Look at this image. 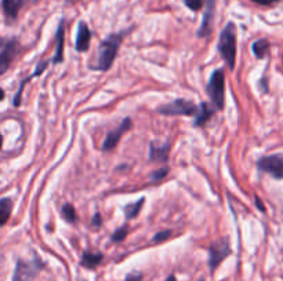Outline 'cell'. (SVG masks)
<instances>
[{
  "label": "cell",
  "mask_w": 283,
  "mask_h": 281,
  "mask_svg": "<svg viewBox=\"0 0 283 281\" xmlns=\"http://www.w3.org/2000/svg\"><path fill=\"white\" fill-rule=\"evenodd\" d=\"M120 43H122V35H109L107 39H104V42L98 47L97 58L94 65H92V68L97 70H108L111 68L115 61Z\"/></svg>",
  "instance_id": "obj_1"
},
{
  "label": "cell",
  "mask_w": 283,
  "mask_h": 281,
  "mask_svg": "<svg viewBox=\"0 0 283 281\" xmlns=\"http://www.w3.org/2000/svg\"><path fill=\"white\" fill-rule=\"evenodd\" d=\"M218 51L231 70H234L236 61V26L232 22L227 23L220 35Z\"/></svg>",
  "instance_id": "obj_2"
},
{
  "label": "cell",
  "mask_w": 283,
  "mask_h": 281,
  "mask_svg": "<svg viewBox=\"0 0 283 281\" xmlns=\"http://www.w3.org/2000/svg\"><path fill=\"white\" fill-rule=\"evenodd\" d=\"M207 92L213 102L215 109L222 110L225 104V79H224V70L215 69L213 75L207 84Z\"/></svg>",
  "instance_id": "obj_3"
},
{
  "label": "cell",
  "mask_w": 283,
  "mask_h": 281,
  "mask_svg": "<svg viewBox=\"0 0 283 281\" xmlns=\"http://www.w3.org/2000/svg\"><path fill=\"white\" fill-rule=\"evenodd\" d=\"M231 255V247L227 238L217 240L210 245L209 248V267L212 272H214L218 266L221 265V262L227 257Z\"/></svg>",
  "instance_id": "obj_4"
},
{
  "label": "cell",
  "mask_w": 283,
  "mask_h": 281,
  "mask_svg": "<svg viewBox=\"0 0 283 281\" xmlns=\"http://www.w3.org/2000/svg\"><path fill=\"white\" fill-rule=\"evenodd\" d=\"M196 109L198 107H195L191 101H187V99H176L170 104H166L158 109V112L162 114H166V116H192V114L196 113Z\"/></svg>",
  "instance_id": "obj_5"
},
{
  "label": "cell",
  "mask_w": 283,
  "mask_h": 281,
  "mask_svg": "<svg viewBox=\"0 0 283 281\" xmlns=\"http://www.w3.org/2000/svg\"><path fill=\"white\" fill-rule=\"evenodd\" d=\"M42 262L35 259L33 262H28V260H23L20 259L17 262L16 272L13 276V281H31L33 280L40 272L42 269Z\"/></svg>",
  "instance_id": "obj_6"
},
{
  "label": "cell",
  "mask_w": 283,
  "mask_h": 281,
  "mask_svg": "<svg viewBox=\"0 0 283 281\" xmlns=\"http://www.w3.org/2000/svg\"><path fill=\"white\" fill-rule=\"evenodd\" d=\"M257 167L262 173L272 175L276 179H283V154H272L259 160Z\"/></svg>",
  "instance_id": "obj_7"
},
{
  "label": "cell",
  "mask_w": 283,
  "mask_h": 281,
  "mask_svg": "<svg viewBox=\"0 0 283 281\" xmlns=\"http://www.w3.org/2000/svg\"><path fill=\"white\" fill-rule=\"evenodd\" d=\"M131 127H133L131 119L130 117H126L119 127H116L114 131L108 132V135L105 137V141H104V144H102V151H104V152H109V151L115 149L116 145L119 144V141H120V138H122Z\"/></svg>",
  "instance_id": "obj_8"
},
{
  "label": "cell",
  "mask_w": 283,
  "mask_h": 281,
  "mask_svg": "<svg viewBox=\"0 0 283 281\" xmlns=\"http://www.w3.org/2000/svg\"><path fill=\"white\" fill-rule=\"evenodd\" d=\"M18 53V43L17 40H10L4 48L0 51V76L4 75L10 68L11 62L14 61Z\"/></svg>",
  "instance_id": "obj_9"
},
{
  "label": "cell",
  "mask_w": 283,
  "mask_h": 281,
  "mask_svg": "<svg viewBox=\"0 0 283 281\" xmlns=\"http://www.w3.org/2000/svg\"><path fill=\"white\" fill-rule=\"evenodd\" d=\"M90 40H92V32L89 29L87 23L79 22L77 26V36H76V50L79 53L87 51L90 47Z\"/></svg>",
  "instance_id": "obj_10"
},
{
  "label": "cell",
  "mask_w": 283,
  "mask_h": 281,
  "mask_svg": "<svg viewBox=\"0 0 283 281\" xmlns=\"http://www.w3.org/2000/svg\"><path fill=\"white\" fill-rule=\"evenodd\" d=\"M213 17H214V1L209 0L205 16H203V21H202V25H200L199 31H198V36L199 38H206V36L210 35L212 25H213Z\"/></svg>",
  "instance_id": "obj_11"
},
{
  "label": "cell",
  "mask_w": 283,
  "mask_h": 281,
  "mask_svg": "<svg viewBox=\"0 0 283 281\" xmlns=\"http://www.w3.org/2000/svg\"><path fill=\"white\" fill-rule=\"evenodd\" d=\"M170 146L166 145H149V160L158 161V163H166L168 159Z\"/></svg>",
  "instance_id": "obj_12"
},
{
  "label": "cell",
  "mask_w": 283,
  "mask_h": 281,
  "mask_svg": "<svg viewBox=\"0 0 283 281\" xmlns=\"http://www.w3.org/2000/svg\"><path fill=\"white\" fill-rule=\"evenodd\" d=\"M64 38H65V32H64V21L58 25V29L55 33V57L53 58L54 64H58L64 60Z\"/></svg>",
  "instance_id": "obj_13"
},
{
  "label": "cell",
  "mask_w": 283,
  "mask_h": 281,
  "mask_svg": "<svg viewBox=\"0 0 283 281\" xmlns=\"http://www.w3.org/2000/svg\"><path fill=\"white\" fill-rule=\"evenodd\" d=\"M212 114H213V110H212V109L209 108V105H206L205 102H202L200 107L196 109V113H195V126L202 127L205 123L210 120Z\"/></svg>",
  "instance_id": "obj_14"
},
{
  "label": "cell",
  "mask_w": 283,
  "mask_h": 281,
  "mask_svg": "<svg viewBox=\"0 0 283 281\" xmlns=\"http://www.w3.org/2000/svg\"><path fill=\"white\" fill-rule=\"evenodd\" d=\"M11 213H13V201L10 198H1L0 200V228L7 223Z\"/></svg>",
  "instance_id": "obj_15"
},
{
  "label": "cell",
  "mask_w": 283,
  "mask_h": 281,
  "mask_svg": "<svg viewBox=\"0 0 283 281\" xmlns=\"http://www.w3.org/2000/svg\"><path fill=\"white\" fill-rule=\"evenodd\" d=\"M102 254L100 252H84L83 257H82V266L84 267H89V269H93V267H95V266H98L101 263V260H102Z\"/></svg>",
  "instance_id": "obj_16"
},
{
  "label": "cell",
  "mask_w": 283,
  "mask_h": 281,
  "mask_svg": "<svg viewBox=\"0 0 283 281\" xmlns=\"http://www.w3.org/2000/svg\"><path fill=\"white\" fill-rule=\"evenodd\" d=\"M1 6H3V11L7 18H11V20H16L17 16H18V11H20V3L17 0H3L1 1Z\"/></svg>",
  "instance_id": "obj_17"
},
{
  "label": "cell",
  "mask_w": 283,
  "mask_h": 281,
  "mask_svg": "<svg viewBox=\"0 0 283 281\" xmlns=\"http://www.w3.org/2000/svg\"><path fill=\"white\" fill-rule=\"evenodd\" d=\"M144 198H141V200H138L136 203H133V204H129L124 207V214H126V218H129V219H134V218H137L138 214L141 211V208H142V204H144Z\"/></svg>",
  "instance_id": "obj_18"
},
{
  "label": "cell",
  "mask_w": 283,
  "mask_h": 281,
  "mask_svg": "<svg viewBox=\"0 0 283 281\" xmlns=\"http://www.w3.org/2000/svg\"><path fill=\"white\" fill-rule=\"evenodd\" d=\"M269 50V43L267 40H257L253 43V53L257 58H264Z\"/></svg>",
  "instance_id": "obj_19"
},
{
  "label": "cell",
  "mask_w": 283,
  "mask_h": 281,
  "mask_svg": "<svg viewBox=\"0 0 283 281\" xmlns=\"http://www.w3.org/2000/svg\"><path fill=\"white\" fill-rule=\"evenodd\" d=\"M62 215H64V219L67 222H76L77 219L76 211L71 204H65L62 207Z\"/></svg>",
  "instance_id": "obj_20"
},
{
  "label": "cell",
  "mask_w": 283,
  "mask_h": 281,
  "mask_svg": "<svg viewBox=\"0 0 283 281\" xmlns=\"http://www.w3.org/2000/svg\"><path fill=\"white\" fill-rule=\"evenodd\" d=\"M187 7L192 10V11H199L202 6H203V0H184Z\"/></svg>",
  "instance_id": "obj_21"
},
{
  "label": "cell",
  "mask_w": 283,
  "mask_h": 281,
  "mask_svg": "<svg viewBox=\"0 0 283 281\" xmlns=\"http://www.w3.org/2000/svg\"><path fill=\"white\" fill-rule=\"evenodd\" d=\"M32 79V76L31 77H28V79H25V80H23L21 82V84H20V90L17 91V94H16V97H14V107H20V104H21V95H23V90H24V87H25V83L26 82H29Z\"/></svg>",
  "instance_id": "obj_22"
},
{
  "label": "cell",
  "mask_w": 283,
  "mask_h": 281,
  "mask_svg": "<svg viewBox=\"0 0 283 281\" xmlns=\"http://www.w3.org/2000/svg\"><path fill=\"white\" fill-rule=\"evenodd\" d=\"M170 236H171V230H163V232H159V233H156L155 237H153V243L158 244L162 243V241H166Z\"/></svg>",
  "instance_id": "obj_23"
},
{
  "label": "cell",
  "mask_w": 283,
  "mask_h": 281,
  "mask_svg": "<svg viewBox=\"0 0 283 281\" xmlns=\"http://www.w3.org/2000/svg\"><path fill=\"white\" fill-rule=\"evenodd\" d=\"M126 236H127V229L120 228L118 229L115 232V235L112 236V240H114L115 243H120V241H123V240L126 238Z\"/></svg>",
  "instance_id": "obj_24"
},
{
  "label": "cell",
  "mask_w": 283,
  "mask_h": 281,
  "mask_svg": "<svg viewBox=\"0 0 283 281\" xmlns=\"http://www.w3.org/2000/svg\"><path fill=\"white\" fill-rule=\"evenodd\" d=\"M168 173V168L167 167H162L159 170H156V171H153L152 173V179L153 181H159V179H163Z\"/></svg>",
  "instance_id": "obj_25"
},
{
  "label": "cell",
  "mask_w": 283,
  "mask_h": 281,
  "mask_svg": "<svg viewBox=\"0 0 283 281\" xmlns=\"http://www.w3.org/2000/svg\"><path fill=\"white\" fill-rule=\"evenodd\" d=\"M124 281H142V273H131L129 274Z\"/></svg>",
  "instance_id": "obj_26"
},
{
  "label": "cell",
  "mask_w": 283,
  "mask_h": 281,
  "mask_svg": "<svg viewBox=\"0 0 283 281\" xmlns=\"http://www.w3.org/2000/svg\"><path fill=\"white\" fill-rule=\"evenodd\" d=\"M253 1L257 3V4H261V6H271V4H274L279 0H253Z\"/></svg>",
  "instance_id": "obj_27"
},
{
  "label": "cell",
  "mask_w": 283,
  "mask_h": 281,
  "mask_svg": "<svg viewBox=\"0 0 283 281\" xmlns=\"http://www.w3.org/2000/svg\"><path fill=\"white\" fill-rule=\"evenodd\" d=\"M93 225L94 226H97V228H100L101 226V215L98 213L94 215V218H93Z\"/></svg>",
  "instance_id": "obj_28"
},
{
  "label": "cell",
  "mask_w": 283,
  "mask_h": 281,
  "mask_svg": "<svg viewBox=\"0 0 283 281\" xmlns=\"http://www.w3.org/2000/svg\"><path fill=\"white\" fill-rule=\"evenodd\" d=\"M254 200H256V204H257V208H259L260 211H262V213H264V211H265V207H264V204L261 203L260 198L256 196V198H254Z\"/></svg>",
  "instance_id": "obj_29"
},
{
  "label": "cell",
  "mask_w": 283,
  "mask_h": 281,
  "mask_svg": "<svg viewBox=\"0 0 283 281\" xmlns=\"http://www.w3.org/2000/svg\"><path fill=\"white\" fill-rule=\"evenodd\" d=\"M166 281H177L176 276H174V274H171V276H168L167 280H166Z\"/></svg>",
  "instance_id": "obj_30"
},
{
  "label": "cell",
  "mask_w": 283,
  "mask_h": 281,
  "mask_svg": "<svg viewBox=\"0 0 283 281\" xmlns=\"http://www.w3.org/2000/svg\"><path fill=\"white\" fill-rule=\"evenodd\" d=\"M3 98H4V91H3V90L0 88V101H1Z\"/></svg>",
  "instance_id": "obj_31"
},
{
  "label": "cell",
  "mask_w": 283,
  "mask_h": 281,
  "mask_svg": "<svg viewBox=\"0 0 283 281\" xmlns=\"http://www.w3.org/2000/svg\"><path fill=\"white\" fill-rule=\"evenodd\" d=\"M1 146H3V135H1V132H0V149H1Z\"/></svg>",
  "instance_id": "obj_32"
},
{
  "label": "cell",
  "mask_w": 283,
  "mask_h": 281,
  "mask_svg": "<svg viewBox=\"0 0 283 281\" xmlns=\"http://www.w3.org/2000/svg\"><path fill=\"white\" fill-rule=\"evenodd\" d=\"M17 1L20 3V6H23V4L25 3V1H26V0H17Z\"/></svg>",
  "instance_id": "obj_33"
},
{
  "label": "cell",
  "mask_w": 283,
  "mask_h": 281,
  "mask_svg": "<svg viewBox=\"0 0 283 281\" xmlns=\"http://www.w3.org/2000/svg\"><path fill=\"white\" fill-rule=\"evenodd\" d=\"M35 1H38V0H35Z\"/></svg>",
  "instance_id": "obj_34"
},
{
  "label": "cell",
  "mask_w": 283,
  "mask_h": 281,
  "mask_svg": "<svg viewBox=\"0 0 283 281\" xmlns=\"http://www.w3.org/2000/svg\"><path fill=\"white\" fill-rule=\"evenodd\" d=\"M200 281H203V280H200Z\"/></svg>",
  "instance_id": "obj_35"
}]
</instances>
